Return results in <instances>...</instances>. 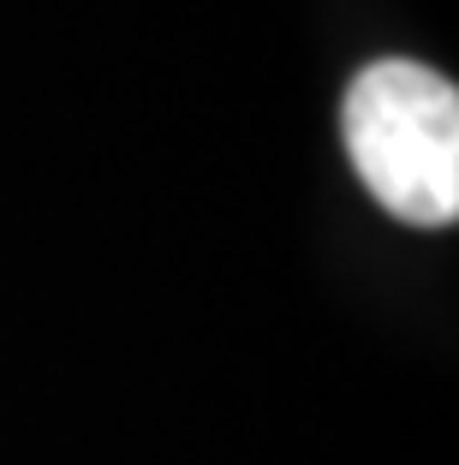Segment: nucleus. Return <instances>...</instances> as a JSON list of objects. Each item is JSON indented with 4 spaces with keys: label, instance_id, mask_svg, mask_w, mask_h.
<instances>
[{
    "label": "nucleus",
    "instance_id": "f257e3e1",
    "mask_svg": "<svg viewBox=\"0 0 459 465\" xmlns=\"http://www.w3.org/2000/svg\"><path fill=\"white\" fill-rule=\"evenodd\" d=\"M340 137L388 215L447 227L459 215V90L418 60H376L352 78Z\"/></svg>",
    "mask_w": 459,
    "mask_h": 465
}]
</instances>
